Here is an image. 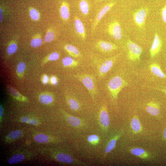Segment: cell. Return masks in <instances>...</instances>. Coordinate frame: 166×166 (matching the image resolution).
<instances>
[{
	"label": "cell",
	"mask_w": 166,
	"mask_h": 166,
	"mask_svg": "<svg viewBox=\"0 0 166 166\" xmlns=\"http://www.w3.org/2000/svg\"><path fill=\"white\" fill-rule=\"evenodd\" d=\"M155 89L164 93L166 95V88H155Z\"/></svg>",
	"instance_id": "40"
},
{
	"label": "cell",
	"mask_w": 166,
	"mask_h": 166,
	"mask_svg": "<svg viewBox=\"0 0 166 166\" xmlns=\"http://www.w3.org/2000/svg\"><path fill=\"white\" fill-rule=\"evenodd\" d=\"M49 81V78L46 75L43 76L42 78V82L44 84H47Z\"/></svg>",
	"instance_id": "39"
},
{
	"label": "cell",
	"mask_w": 166,
	"mask_h": 166,
	"mask_svg": "<svg viewBox=\"0 0 166 166\" xmlns=\"http://www.w3.org/2000/svg\"><path fill=\"white\" fill-rule=\"evenodd\" d=\"M163 137L166 140V128L164 130L163 132Z\"/></svg>",
	"instance_id": "43"
},
{
	"label": "cell",
	"mask_w": 166,
	"mask_h": 166,
	"mask_svg": "<svg viewBox=\"0 0 166 166\" xmlns=\"http://www.w3.org/2000/svg\"><path fill=\"white\" fill-rule=\"evenodd\" d=\"M22 134L21 130H16L11 132L9 134L10 138L12 139H16L20 137Z\"/></svg>",
	"instance_id": "31"
},
{
	"label": "cell",
	"mask_w": 166,
	"mask_h": 166,
	"mask_svg": "<svg viewBox=\"0 0 166 166\" xmlns=\"http://www.w3.org/2000/svg\"><path fill=\"white\" fill-rule=\"evenodd\" d=\"M42 41L40 37H37L31 39L30 41L31 46L34 48L38 47L42 44Z\"/></svg>",
	"instance_id": "27"
},
{
	"label": "cell",
	"mask_w": 166,
	"mask_h": 166,
	"mask_svg": "<svg viewBox=\"0 0 166 166\" xmlns=\"http://www.w3.org/2000/svg\"><path fill=\"white\" fill-rule=\"evenodd\" d=\"M122 133V132H120L116 134L109 141L105 149V156L111 152L115 148L117 140L121 137Z\"/></svg>",
	"instance_id": "10"
},
{
	"label": "cell",
	"mask_w": 166,
	"mask_h": 166,
	"mask_svg": "<svg viewBox=\"0 0 166 166\" xmlns=\"http://www.w3.org/2000/svg\"><path fill=\"white\" fill-rule=\"evenodd\" d=\"M50 81L52 84L53 85H55L57 84L58 80L57 78L55 76L51 77Z\"/></svg>",
	"instance_id": "36"
},
{
	"label": "cell",
	"mask_w": 166,
	"mask_h": 166,
	"mask_svg": "<svg viewBox=\"0 0 166 166\" xmlns=\"http://www.w3.org/2000/svg\"><path fill=\"white\" fill-rule=\"evenodd\" d=\"M59 57V54L57 52H54L49 56L48 59L50 61H55L58 59Z\"/></svg>",
	"instance_id": "34"
},
{
	"label": "cell",
	"mask_w": 166,
	"mask_h": 166,
	"mask_svg": "<svg viewBox=\"0 0 166 166\" xmlns=\"http://www.w3.org/2000/svg\"><path fill=\"white\" fill-rule=\"evenodd\" d=\"M115 2H110L104 6L98 13L94 22L92 28V33L95 30L96 26L103 17L108 12L115 4Z\"/></svg>",
	"instance_id": "8"
},
{
	"label": "cell",
	"mask_w": 166,
	"mask_h": 166,
	"mask_svg": "<svg viewBox=\"0 0 166 166\" xmlns=\"http://www.w3.org/2000/svg\"><path fill=\"white\" fill-rule=\"evenodd\" d=\"M28 123L35 125H37L38 124L37 121L34 119H30Z\"/></svg>",
	"instance_id": "37"
},
{
	"label": "cell",
	"mask_w": 166,
	"mask_h": 166,
	"mask_svg": "<svg viewBox=\"0 0 166 166\" xmlns=\"http://www.w3.org/2000/svg\"><path fill=\"white\" fill-rule=\"evenodd\" d=\"M147 12L146 9L142 8L134 13L133 19L136 24L139 27H142L144 25Z\"/></svg>",
	"instance_id": "6"
},
{
	"label": "cell",
	"mask_w": 166,
	"mask_h": 166,
	"mask_svg": "<svg viewBox=\"0 0 166 166\" xmlns=\"http://www.w3.org/2000/svg\"><path fill=\"white\" fill-rule=\"evenodd\" d=\"M146 109L147 112L152 115L156 116L160 113V105L156 102L151 101L149 102L147 104Z\"/></svg>",
	"instance_id": "14"
},
{
	"label": "cell",
	"mask_w": 166,
	"mask_h": 166,
	"mask_svg": "<svg viewBox=\"0 0 166 166\" xmlns=\"http://www.w3.org/2000/svg\"><path fill=\"white\" fill-rule=\"evenodd\" d=\"M161 15L163 22L166 23V4L162 9Z\"/></svg>",
	"instance_id": "35"
},
{
	"label": "cell",
	"mask_w": 166,
	"mask_h": 166,
	"mask_svg": "<svg viewBox=\"0 0 166 166\" xmlns=\"http://www.w3.org/2000/svg\"><path fill=\"white\" fill-rule=\"evenodd\" d=\"M128 85V83L121 77L116 76L111 78L107 84V88L112 97L116 100L120 91Z\"/></svg>",
	"instance_id": "1"
},
{
	"label": "cell",
	"mask_w": 166,
	"mask_h": 166,
	"mask_svg": "<svg viewBox=\"0 0 166 166\" xmlns=\"http://www.w3.org/2000/svg\"><path fill=\"white\" fill-rule=\"evenodd\" d=\"M131 127L135 133L140 132L142 131V128L140 122L137 116H134L131 120Z\"/></svg>",
	"instance_id": "19"
},
{
	"label": "cell",
	"mask_w": 166,
	"mask_h": 166,
	"mask_svg": "<svg viewBox=\"0 0 166 166\" xmlns=\"http://www.w3.org/2000/svg\"><path fill=\"white\" fill-rule=\"evenodd\" d=\"M17 48V44L15 43H12L8 46L7 49V52L8 54L12 55L16 52Z\"/></svg>",
	"instance_id": "28"
},
{
	"label": "cell",
	"mask_w": 166,
	"mask_h": 166,
	"mask_svg": "<svg viewBox=\"0 0 166 166\" xmlns=\"http://www.w3.org/2000/svg\"><path fill=\"white\" fill-rule=\"evenodd\" d=\"M55 36L53 32L51 30H48L46 33L44 38V41L46 42H49L53 40Z\"/></svg>",
	"instance_id": "30"
},
{
	"label": "cell",
	"mask_w": 166,
	"mask_h": 166,
	"mask_svg": "<svg viewBox=\"0 0 166 166\" xmlns=\"http://www.w3.org/2000/svg\"><path fill=\"white\" fill-rule=\"evenodd\" d=\"M30 120L29 117L28 116H25L21 119V121L24 123H28Z\"/></svg>",
	"instance_id": "38"
},
{
	"label": "cell",
	"mask_w": 166,
	"mask_h": 166,
	"mask_svg": "<svg viewBox=\"0 0 166 166\" xmlns=\"http://www.w3.org/2000/svg\"><path fill=\"white\" fill-rule=\"evenodd\" d=\"M60 14L62 18L67 20L69 17V11L68 4L65 2H63L60 8Z\"/></svg>",
	"instance_id": "20"
},
{
	"label": "cell",
	"mask_w": 166,
	"mask_h": 166,
	"mask_svg": "<svg viewBox=\"0 0 166 166\" xmlns=\"http://www.w3.org/2000/svg\"><path fill=\"white\" fill-rule=\"evenodd\" d=\"M100 126L103 130L106 131L109 127L110 119L107 106L104 104L101 107L99 115Z\"/></svg>",
	"instance_id": "4"
},
{
	"label": "cell",
	"mask_w": 166,
	"mask_h": 166,
	"mask_svg": "<svg viewBox=\"0 0 166 166\" xmlns=\"http://www.w3.org/2000/svg\"><path fill=\"white\" fill-rule=\"evenodd\" d=\"M3 108L2 105H0V116L1 117H2L3 114Z\"/></svg>",
	"instance_id": "41"
},
{
	"label": "cell",
	"mask_w": 166,
	"mask_h": 166,
	"mask_svg": "<svg viewBox=\"0 0 166 166\" xmlns=\"http://www.w3.org/2000/svg\"><path fill=\"white\" fill-rule=\"evenodd\" d=\"M64 48L68 53L73 57L78 58L81 56L78 49L73 45H66L64 46Z\"/></svg>",
	"instance_id": "18"
},
{
	"label": "cell",
	"mask_w": 166,
	"mask_h": 166,
	"mask_svg": "<svg viewBox=\"0 0 166 166\" xmlns=\"http://www.w3.org/2000/svg\"><path fill=\"white\" fill-rule=\"evenodd\" d=\"M8 89L10 93L13 97L16 98L21 97V95L13 87L11 86H8Z\"/></svg>",
	"instance_id": "32"
},
{
	"label": "cell",
	"mask_w": 166,
	"mask_h": 166,
	"mask_svg": "<svg viewBox=\"0 0 166 166\" xmlns=\"http://www.w3.org/2000/svg\"><path fill=\"white\" fill-rule=\"evenodd\" d=\"M152 73L155 76L161 78L166 79V75L161 70L159 65L153 63L149 66Z\"/></svg>",
	"instance_id": "16"
},
{
	"label": "cell",
	"mask_w": 166,
	"mask_h": 166,
	"mask_svg": "<svg viewBox=\"0 0 166 166\" xmlns=\"http://www.w3.org/2000/svg\"><path fill=\"white\" fill-rule=\"evenodd\" d=\"M98 48L105 52H109L116 49L117 47L115 45L106 41L100 40L97 44Z\"/></svg>",
	"instance_id": "11"
},
{
	"label": "cell",
	"mask_w": 166,
	"mask_h": 166,
	"mask_svg": "<svg viewBox=\"0 0 166 166\" xmlns=\"http://www.w3.org/2000/svg\"><path fill=\"white\" fill-rule=\"evenodd\" d=\"M35 140L39 143H46L49 140V137L42 134H39L36 135L34 138Z\"/></svg>",
	"instance_id": "26"
},
{
	"label": "cell",
	"mask_w": 166,
	"mask_h": 166,
	"mask_svg": "<svg viewBox=\"0 0 166 166\" xmlns=\"http://www.w3.org/2000/svg\"><path fill=\"white\" fill-rule=\"evenodd\" d=\"M67 120L69 124L74 127L80 128L83 126V122L82 120L76 117L67 115Z\"/></svg>",
	"instance_id": "17"
},
{
	"label": "cell",
	"mask_w": 166,
	"mask_h": 166,
	"mask_svg": "<svg viewBox=\"0 0 166 166\" xmlns=\"http://www.w3.org/2000/svg\"><path fill=\"white\" fill-rule=\"evenodd\" d=\"M39 101L43 104H47L53 102V96L50 94H43L40 96Z\"/></svg>",
	"instance_id": "22"
},
{
	"label": "cell",
	"mask_w": 166,
	"mask_h": 166,
	"mask_svg": "<svg viewBox=\"0 0 166 166\" xmlns=\"http://www.w3.org/2000/svg\"><path fill=\"white\" fill-rule=\"evenodd\" d=\"M24 159V156L21 154L15 155L11 156L8 162L10 164L18 163L22 161Z\"/></svg>",
	"instance_id": "24"
},
{
	"label": "cell",
	"mask_w": 166,
	"mask_h": 166,
	"mask_svg": "<svg viewBox=\"0 0 166 166\" xmlns=\"http://www.w3.org/2000/svg\"><path fill=\"white\" fill-rule=\"evenodd\" d=\"M74 25L77 33L83 40H85L86 34L84 26L81 20L77 16L74 18Z\"/></svg>",
	"instance_id": "12"
},
{
	"label": "cell",
	"mask_w": 166,
	"mask_h": 166,
	"mask_svg": "<svg viewBox=\"0 0 166 166\" xmlns=\"http://www.w3.org/2000/svg\"><path fill=\"white\" fill-rule=\"evenodd\" d=\"M81 81L87 89L93 99H94L97 90L95 81L91 75L87 74H79L74 76Z\"/></svg>",
	"instance_id": "2"
},
{
	"label": "cell",
	"mask_w": 166,
	"mask_h": 166,
	"mask_svg": "<svg viewBox=\"0 0 166 166\" xmlns=\"http://www.w3.org/2000/svg\"><path fill=\"white\" fill-rule=\"evenodd\" d=\"M26 68V64L24 62H21L18 63L17 67V72L19 74L23 73Z\"/></svg>",
	"instance_id": "33"
},
{
	"label": "cell",
	"mask_w": 166,
	"mask_h": 166,
	"mask_svg": "<svg viewBox=\"0 0 166 166\" xmlns=\"http://www.w3.org/2000/svg\"><path fill=\"white\" fill-rule=\"evenodd\" d=\"M101 0V1H103V0Z\"/></svg>",
	"instance_id": "44"
},
{
	"label": "cell",
	"mask_w": 166,
	"mask_h": 166,
	"mask_svg": "<svg viewBox=\"0 0 166 166\" xmlns=\"http://www.w3.org/2000/svg\"><path fill=\"white\" fill-rule=\"evenodd\" d=\"M80 10L83 14L87 15L89 12V6L88 3L85 0H81L79 3Z\"/></svg>",
	"instance_id": "25"
},
{
	"label": "cell",
	"mask_w": 166,
	"mask_h": 166,
	"mask_svg": "<svg viewBox=\"0 0 166 166\" xmlns=\"http://www.w3.org/2000/svg\"><path fill=\"white\" fill-rule=\"evenodd\" d=\"M162 46V42L158 35L156 34L155 35L153 42L150 49V56L152 57H154L160 51Z\"/></svg>",
	"instance_id": "9"
},
{
	"label": "cell",
	"mask_w": 166,
	"mask_h": 166,
	"mask_svg": "<svg viewBox=\"0 0 166 166\" xmlns=\"http://www.w3.org/2000/svg\"><path fill=\"white\" fill-rule=\"evenodd\" d=\"M108 31L109 34L116 40H120L122 37L121 27L117 21L113 22L109 24Z\"/></svg>",
	"instance_id": "5"
},
{
	"label": "cell",
	"mask_w": 166,
	"mask_h": 166,
	"mask_svg": "<svg viewBox=\"0 0 166 166\" xmlns=\"http://www.w3.org/2000/svg\"><path fill=\"white\" fill-rule=\"evenodd\" d=\"M66 99L71 110L77 112L80 109L81 107V104L76 97L72 96H68L66 97Z\"/></svg>",
	"instance_id": "13"
},
{
	"label": "cell",
	"mask_w": 166,
	"mask_h": 166,
	"mask_svg": "<svg viewBox=\"0 0 166 166\" xmlns=\"http://www.w3.org/2000/svg\"><path fill=\"white\" fill-rule=\"evenodd\" d=\"M0 22H1L3 19V12L1 8L0 9Z\"/></svg>",
	"instance_id": "42"
},
{
	"label": "cell",
	"mask_w": 166,
	"mask_h": 166,
	"mask_svg": "<svg viewBox=\"0 0 166 166\" xmlns=\"http://www.w3.org/2000/svg\"><path fill=\"white\" fill-rule=\"evenodd\" d=\"M116 57L108 59L102 63L98 69V75L100 77H102L108 72L113 67Z\"/></svg>",
	"instance_id": "7"
},
{
	"label": "cell",
	"mask_w": 166,
	"mask_h": 166,
	"mask_svg": "<svg viewBox=\"0 0 166 166\" xmlns=\"http://www.w3.org/2000/svg\"><path fill=\"white\" fill-rule=\"evenodd\" d=\"M30 15L32 19L34 21L38 20L40 15L38 11L34 8L30 9Z\"/></svg>",
	"instance_id": "29"
},
{
	"label": "cell",
	"mask_w": 166,
	"mask_h": 166,
	"mask_svg": "<svg viewBox=\"0 0 166 166\" xmlns=\"http://www.w3.org/2000/svg\"><path fill=\"white\" fill-rule=\"evenodd\" d=\"M87 141L90 144L93 145H97L100 142V137L96 134H92L89 135L87 138Z\"/></svg>",
	"instance_id": "23"
},
{
	"label": "cell",
	"mask_w": 166,
	"mask_h": 166,
	"mask_svg": "<svg viewBox=\"0 0 166 166\" xmlns=\"http://www.w3.org/2000/svg\"><path fill=\"white\" fill-rule=\"evenodd\" d=\"M63 65L66 67H76L79 65L78 62L70 57H66L62 59Z\"/></svg>",
	"instance_id": "21"
},
{
	"label": "cell",
	"mask_w": 166,
	"mask_h": 166,
	"mask_svg": "<svg viewBox=\"0 0 166 166\" xmlns=\"http://www.w3.org/2000/svg\"><path fill=\"white\" fill-rule=\"evenodd\" d=\"M127 45L128 50V58L132 61H139L142 52L141 47L130 40L128 41Z\"/></svg>",
	"instance_id": "3"
},
{
	"label": "cell",
	"mask_w": 166,
	"mask_h": 166,
	"mask_svg": "<svg viewBox=\"0 0 166 166\" xmlns=\"http://www.w3.org/2000/svg\"><path fill=\"white\" fill-rule=\"evenodd\" d=\"M130 153L142 159H147L149 158L150 154L143 148H134L130 150Z\"/></svg>",
	"instance_id": "15"
}]
</instances>
